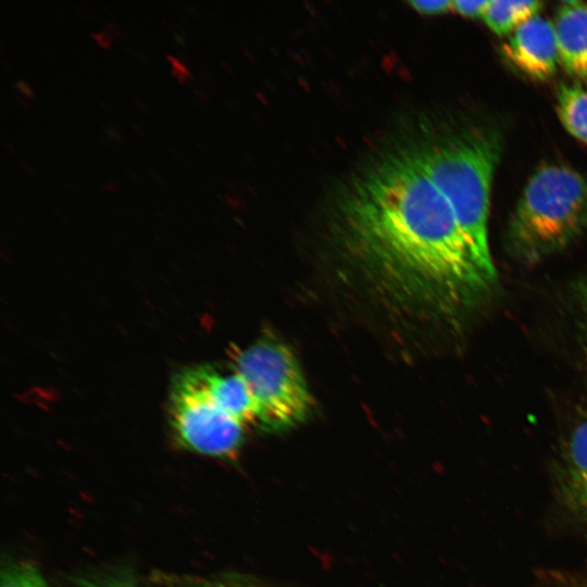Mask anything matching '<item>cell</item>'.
<instances>
[{"mask_svg": "<svg viewBox=\"0 0 587 587\" xmlns=\"http://www.w3.org/2000/svg\"><path fill=\"white\" fill-rule=\"evenodd\" d=\"M342 217L362 265L403 304L453 313L476 303L492 285L415 149L387 158L361 177Z\"/></svg>", "mask_w": 587, "mask_h": 587, "instance_id": "1", "label": "cell"}, {"mask_svg": "<svg viewBox=\"0 0 587 587\" xmlns=\"http://www.w3.org/2000/svg\"><path fill=\"white\" fill-rule=\"evenodd\" d=\"M424 168L453 209L478 270L494 284L488 242L490 190L500 140L495 132L471 128L415 149Z\"/></svg>", "mask_w": 587, "mask_h": 587, "instance_id": "2", "label": "cell"}, {"mask_svg": "<svg viewBox=\"0 0 587 587\" xmlns=\"http://www.w3.org/2000/svg\"><path fill=\"white\" fill-rule=\"evenodd\" d=\"M587 230V179L549 164L527 182L507 228L510 252L526 263L559 252Z\"/></svg>", "mask_w": 587, "mask_h": 587, "instance_id": "3", "label": "cell"}, {"mask_svg": "<svg viewBox=\"0 0 587 587\" xmlns=\"http://www.w3.org/2000/svg\"><path fill=\"white\" fill-rule=\"evenodd\" d=\"M235 370L258 404V424L267 430L295 426L311 410L312 398L296 357L285 345L260 340L235 357Z\"/></svg>", "mask_w": 587, "mask_h": 587, "instance_id": "4", "label": "cell"}, {"mask_svg": "<svg viewBox=\"0 0 587 587\" xmlns=\"http://www.w3.org/2000/svg\"><path fill=\"white\" fill-rule=\"evenodd\" d=\"M168 415L176 439L190 451L227 457L243 441L245 424L213 400L193 367L175 376Z\"/></svg>", "mask_w": 587, "mask_h": 587, "instance_id": "5", "label": "cell"}, {"mask_svg": "<svg viewBox=\"0 0 587 587\" xmlns=\"http://www.w3.org/2000/svg\"><path fill=\"white\" fill-rule=\"evenodd\" d=\"M511 64L532 79H550L559 61L554 26L541 16H534L519 26L503 45Z\"/></svg>", "mask_w": 587, "mask_h": 587, "instance_id": "6", "label": "cell"}, {"mask_svg": "<svg viewBox=\"0 0 587 587\" xmlns=\"http://www.w3.org/2000/svg\"><path fill=\"white\" fill-rule=\"evenodd\" d=\"M559 62L565 71L587 84V5L564 2L554 25Z\"/></svg>", "mask_w": 587, "mask_h": 587, "instance_id": "7", "label": "cell"}, {"mask_svg": "<svg viewBox=\"0 0 587 587\" xmlns=\"http://www.w3.org/2000/svg\"><path fill=\"white\" fill-rule=\"evenodd\" d=\"M213 400L245 425L258 424V404L243 378L233 370L223 374L210 365L193 367Z\"/></svg>", "mask_w": 587, "mask_h": 587, "instance_id": "8", "label": "cell"}, {"mask_svg": "<svg viewBox=\"0 0 587 587\" xmlns=\"http://www.w3.org/2000/svg\"><path fill=\"white\" fill-rule=\"evenodd\" d=\"M557 111L564 128L587 143V89L577 84H561L557 92Z\"/></svg>", "mask_w": 587, "mask_h": 587, "instance_id": "9", "label": "cell"}, {"mask_svg": "<svg viewBox=\"0 0 587 587\" xmlns=\"http://www.w3.org/2000/svg\"><path fill=\"white\" fill-rule=\"evenodd\" d=\"M541 8L539 1H489L483 15L487 26L498 35L514 32L536 16Z\"/></svg>", "mask_w": 587, "mask_h": 587, "instance_id": "10", "label": "cell"}, {"mask_svg": "<svg viewBox=\"0 0 587 587\" xmlns=\"http://www.w3.org/2000/svg\"><path fill=\"white\" fill-rule=\"evenodd\" d=\"M569 474L574 501L587 516V420L582 422L572 435Z\"/></svg>", "mask_w": 587, "mask_h": 587, "instance_id": "11", "label": "cell"}, {"mask_svg": "<svg viewBox=\"0 0 587 587\" xmlns=\"http://www.w3.org/2000/svg\"><path fill=\"white\" fill-rule=\"evenodd\" d=\"M1 587H48V585L36 566L13 563L2 570Z\"/></svg>", "mask_w": 587, "mask_h": 587, "instance_id": "12", "label": "cell"}, {"mask_svg": "<svg viewBox=\"0 0 587 587\" xmlns=\"http://www.w3.org/2000/svg\"><path fill=\"white\" fill-rule=\"evenodd\" d=\"M80 587H137L130 578L121 575H108L83 579Z\"/></svg>", "mask_w": 587, "mask_h": 587, "instance_id": "13", "label": "cell"}, {"mask_svg": "<svg viewBox=\"0 0 587 587\" xmlns=\"http://www.w3.org/2000/svg\"><path fill=\"white\" fill-rule=\"evenodd\" d=\"M488 1H452L451 10L466 17H478L484 15Z\"/></svg>", "mask_w": 587, "mask_h": 587, "instance_id": "14", "label": "cell"}, {"mask_svg": "<svg viewBox=\"0 0 587 587\" xmlns=\"http://www.w3.org/2000/svg\"><path fill=\"white\" fill-rule=\"evenodd\" d=\"M183 587H255L251 584H246L228 578H207L197 579L191 583H185Z\"/></svg>", "mask_w": 587, "mask_h": 587, "instance_id": "15", "label": "cell"}, {"mask_svg": "<svg viewBox=\"0 0 587 587\" xmlns=\"http://www.w3.org/2000/svg\"><path fill=\"white\" fill-rule=\"evenodd\" d=\"M410 5L424 14H439L451 9L452 1H411Z\"/></svg>", "mask_w": 587, "mask_h": 587, "instance_id": "16", "label": "cell"}, {"mask_svg": "<svg viewBox=\"0 0 587 587\" xmlns=\"http://www.w3.org/2000/svg\"><path fill=\"white\" fill-rule=\"evenodd\" d=\"M166 59L172 64V74L180 84H186L187 82L195 84V79L185 64L173 55H166Z\"/></svg>", "mask_w": 587, "mask_h": 587, "instance_id": "17", "label": "cell"}, {"mask_svg": "<svg viewBox=\"0 0 587 587\" xmlns=\"http://www.w3.org/2000/svg\"><path fill=\"white\" fill-rule=\"evenodd\" d=\"M90 36L97 41V43L105 49L111 47L113 38L105 32L91 33Z\"/></svg>", "mask_w": 587, "mask_h": 587, "instance_id": "18", "label": "cell"}, {"mask_svg": "<svg viewBox=\"0 0 587 587\" xmlns=\"http://www.w3.org/2000/svg\"><path fill=\"white\" fill-rule=\"evenodd\" d=\"M15 88L21 92L23 93L25 97L29 98L30 100H34L35 97H34V92L32 90V88L29 87V85L24 82V80H17L15 84H14Z\"/></svg>", "mask_w": 587, "mask_h": 587, "instance_id": "19", "label": "cell"}, {"mask_svg": "<svg viewBox=\"0 0 587 587\" xmlns=\"http://www.w3.org/2000/svg\"><path fill=\"white\" fill-rule=\"evenodd\" d=\"M102 129L104 130V133L109 136L110 139L112 140H115L117 142H122L123 138L122 136L118 134L117 129L116 128H108L105 126H102Z\"/></svg>", "mask_w": 587, "mask_h": 587, "instance_id": "20", "label": "cell"}, {"mask_svg": "<svg viewBox=\"0 0 587 587\" xmlns=\"http://www.w3.org/2000/svg\"><path fill=\"white\" fill-rule=\"evenodd\" d=\"M113 39L121 36V33L112 22H108L104 29Z\"/></svg>", "mask_w": 587, "mask_h": 587, "instance_id": "21", "label": "cell"}, {"mask_svg": "<svg viewBox=\"0 0 587 587\" xmlns=\"http://www.w3.org/2000/svg\"><path fill=\"white\" fill-rule=\"evenodd\" d=\"M103 187L108 190H115L116 189V183L115 182H108L103 184Z\"/></svg>", "mask_w": 587, "mask_h": 587, "instance_id": "22", "label": "cell"}, {"mask_svg": "<svg viewBox=\"0 0 587 587\" xmlns=\"http://www.w3.org/2000/svg\"><path fill=\"white\" fill-rule=\"evenodd\" d=\"M14 96H15L17 102H18L23 108L28 109L26 102L20 97L18 93H15Z\"/></svg>", "mask_w": 587, "mask_h": 587, "instance_id": "23", "label": "cell"}, {"mask_svg": "<svg viewBox=\"0 0 587 587\" xmlns=\"http://www.w3.org/2000/svg\"><path fill=\"white\" fill-rule=\"evenodd\" d=\"M175 39L180 43V45H185V40H184V34H175Z\"/></svg>", "mask_w": 587, "mask_h": 587, "instance_id": "24", "label": "cell"}, {"mask_svg": "<svg viewBox=\"0 0 587 587\" xmlns=\"http://www.w3.org/2000/svg\"><path fill=\"white\" fill-rule=\"evenodd\" d=\"M178 55L184 60V62L190 63V59L183 51H178Z\"/></svg>", "mask_w": 587, "mask_h": 587, "instance_id": "25", "label": "cell"}, {"mask_svg": "<svg viewBox=\"0 0 587 587\" xmlns=\"http://www.w3.org/2000/svg\"><path fill=\"white\" fill-rule=\"evenodd\" d=\"M583 295H584L585 302L587 304V279L585 280L584 286H583Z\"/></svg>", "mask_w": 587, "mask_h": 587, "instance_id": "26", "label": "cell"}, {"mask_svg": "<svg viewBox=\"0 0 587 587\" xmlns=\"http://www.w3.org/2000/svg\"><path fill=\"white\" fill-rule=\"evenodd\" d=\"M21 165H22L29 174L36 175V173H35L30 167H28L27 164H25V163L22 162Z\"/></svg>", "mask_w": 587, "mask_h": 587, "instance_id": "27", "label": "cell"}, {"mask_svg": "<svg viewBox=\"0 0 587 587\" xmlns=\"http://www.w3.org/2000/svg\"><path fill=\"white\" fill-rule=\"evenodd\" d=\"M134 102L136 103V105H137L138 108H140L141 111H143V112L146 111V109L143 108V105H142L141 102H139L138 100H135Z\"/></svg>", "mask_w": 587, "mask_h": 587, "instance_id": "28", "label": "cell"}, {"mask_svg": "<svg viewBox=\"0 0 587 587\" xmlns=\"http://www.w3.org/2000/svg\"><path fill=\"white\" fill-rule=\"evenodd\" d=\"M163 22L171 32H174V28L172 27V25L168 23L167 20H163Z\"/></svg>", "mask_w": 587, "mask_h": 587, "instance_id": "29", "label": "cell"}, {"mask_svg": "<svg viewBox=\"0 0 587 587\" xmlns=\"http://www.w3.org/2000/svg\"><path fill=\"white\" fill-rule=\"evenodd\" d=\"M133 128L136 129V132H137L138 134H140L141 137L145 136V135L141 133V129L138 128L136 125H133Z\"/></svg>", "mask_w": 587, "mask_h": 587, "instance_id": "30", "label": "cell"}]
</instances>
